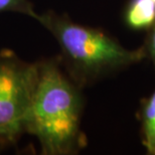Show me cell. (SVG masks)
Segmentation results:
<instances>
[{
	"label": "cell",
	"instance_id": "cell-1",
	"mask_svg": "<svg viewBox=\"0 0 155 155\" xmlns=\"http://www.w3.org/2000/svg\"><path fill=\"white\" fill-rule=\"evenodd\" d=\"M38 81L24 123V133L36 138L42 155H77L88 145L82 122L83 89L64 72L60 55L36 61Z\"/></svg>",
	"mask_w": 155,
	"mask_h": 155
},
{
	"label": "cell",
	"instance_id": "cell-2",
	"mask_svg": "<svg viewBox=\"0 0 155 155\" xmlns=\"http://www.w3.org/2000/svg\"><path fill=\"white\" fill-rule=\"evenodd\" d=\"M35 20L54 36L64 72L83 90L146 60L142 45L127 48L106 30L77 22L67 13L48 9Z\"/></svg>",
	"mask_w": 155,
	"mask_h": 155
},
{
	"label": "cell",
	"instance_id": "cell-3",
	"mask_svg": "<svg viewBox=\"0 0 155 155\" xmlns=\"http://www.w3.org/2000/svg\"><path fill=\"white\" fill-rule=\"evenodd\" d=\"M38 81L36 61L22 60L8 48L0 51V141L16 146Z\"/></svg>",
	"mask_w": 155,
	"mask_h": 155
},
{
	"label": "cell",
	"instance_id": "cell-7",
	"mask_svg": "<svg viewBox=\"0 0 155 155\" xmlns=\"http://www.w3.org/2000/svg\"><path fill=\"white\" fill-rule=\"evenodd\" d=\"M142 46L146 54V60L151 61L155 71V22L146 31V36Z\"/></svg>",
	"mask_w": 155,
	"mask_h": 155
},
{
	"label": "cell",
	"instance_id": "cell-6",
	"mask_svg": "<svg viewBox=\"0 0 155 155\" xmlns=\"http://www.w3.org/2000/svg\"><path fill=\"white\" fill-rule=\"evenodd\" d=\"M11 12L35 19L38 12L30 0H0V14Z\"/></svg>",
	"mask_w": 155,
	"mask_h": 155
},
{
	"label": "cell",
	"instance_id": "cell-5",
	"mask_svg": "<svg viewBox=\"0 0 155 155\" xmlns=\"http://www.w3.org/2000/svg\"><path fill=\"white\" fill-rule=\"evenodd\" d=\"M136 117L142 145L148 155H155V89L140 101Z\"/></svg>",
	"mask_w": 155,
	"mask_h": 155
},
{
	"label": "cell",
	"instance_id": "cell-8",
	"mask_svg": "<svg viewBox=\"0 0 155 155\" xmlns=\"http://www.w3.org/2000/svg\"><path fill=\"white\" fill-rule=\"evenodd\" d=\"M8 146L7 145H5L4 143H3V142H1L0 141V153L2 152V151H4V150H6V149H8Z\"/></svg>",
	"mask_w": 155,
	"mask_h": 155
},
{
	"label": "cell",
	"instance_id": "cell-9",
	"mask_svg": "<svg viewBox=\"0 0 155 155\" xmlns=\"http://www.w3.org/2000/svg\"><path fill=\"white\" fill-rule=\"evenodd\" d=\"M153 1H154V2H155V0H153Z\"/></svg>",
	"mask_w": 155,
	"mask_h": 155
},
{
	"label": "cell",
	"instance_id": "cell-4",
	"mask_svg": "<svg viewBox=\"0 0 155 155\" xmlns=\"http://www.w3.org/2000/svg\"><path fill=\"white\" fill-rule=\"evenodd\" d=\"M123 21L129 29L147 31L155 22L153 0H129L123 11Z\"/></svg>",
	"mask_w": 155,
	"mask_h": 155
}]
</instances>
